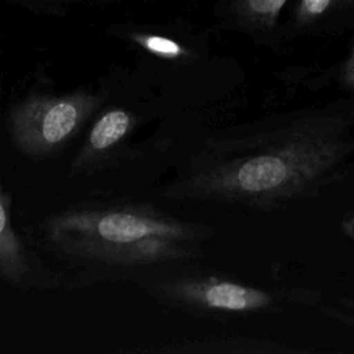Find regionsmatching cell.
Returning <instances> with one entry per match:
<instances>
[{"instance_id":"7a4b0ae2","label":"cell","mask_w":354,"mask_h":354,"mask_svg":"<svg viewBox=\"0 0 354 354\" xmlns=\"http://www.w3.org/2000/svg\"><path fill=\"white\" fill-rule=\"evenodd\" d=\"M209 227L176 218L151 205L123 203L62 210L44 225L62 257L91 267H149L201 254Z\"/></svg>"},{"instance_id":"3957f363","label":"cell","mask_w":354,"mask_h":354,"mask_svg":"<svg viewBox=\"0 0 354 354\" xmlns=\"http://www.w3.org/2000/svg\"><path fill=\"white\" fill-rule=\"evenodd\" d=\"M142 286L162 304L202 317H243L282 310L289 303L311 304L308 289L268 290L218 272L183 271L153 278Z\"/></svg>"},{"instance_id":"8992f818","label":"cell","mask_w":354,"mask_h":354,"mask_svg":"<svg viewBox=\"0 0 354 354\" xmlns=\"http://www.w3.org/2000/svg\"><path fill=\"white\" fill-rule=\"evenodd\" d=\"M137 126L134 112L112 106L105 109L93 123L84 142L71 163L73 173H91L98 170L116 155L126 144Z\"/></svg>"},{"instance_id":"5bb4252c","label":"cell","mask_w":354,"mask_h":354,"mask_svg":"<svg viewBox=\"0 0 354 354\" xmlns=\"http://www.w3.org/2000/svg\"><path fill=\"white\" fill-rule=\"evenodd\" d=\"M48 1H62V0H48Z\"/></svg>"},{"instance_id":"52a82bcc","label":"cell","mask_w":354,"mask_h":354,"mask_svg":"<svg viewBox=\"0 0 354 354\" xmlns=\"http://www.w3.org/2000/svg\"><path fill=\"white\" fill-rule=\"evenodd\" d=\"M288 0H220L216 8L220 25L249 35L259 44L279 50L285 37L278 25Z\"/></svg>"},{"instance_id":"6da1fadb","label":"cell","mask_w":354,"mask_h":354,"mask_svg":"<svg viewBox=\"0 0 354 354\" xmlns=\"http://www.w3.org/2000/svg\"><path fill=\"white\" fill-rule=\"evenodd\" d=\"M354 159V98L205 140L162 195L275 210L343 180Z\"/></svg>"},{"instance_id":"277c9868","label":"cell","mask_w":354,"mask_h":354,"mask_svg":"<svg viewBox=\"0 0 354 354\" xmlns=\"http://www.w3.org/2000/svg\"><path fill=\"white\" fill-rule=\"evenodd\" d=\"M102 101L101 94L87 90L62 95H29L10 112V136L15 147L30 159L54 156L77 134Z\"/></svg>"},{"instance_id":"30bf717a","label":"cell","mask_w":354,"mask_h":354,"mask_svg":"<svg viewBox=\"0 0 354 354\" xmlns=\"http://www.w3.org/2000/svg\"><path fill=\"white\" fill-rule=\"evenodd\" d=\"M130 40L141 47L144 51L169 62H191L195 59V51L185 46L178 39L162 33L134 32L130 35Z\"/></svg>"},{"instance_id":"5b68a950","label":"cell","mask_w":354,"mask_h":354,"mask_svg":"<svg viewBox=\"0 0 354 354\" xmlns=\"http://www.w3.org/2000/svg\"><path fill=\"white\" fill-rule=\"evenodd\" d=\"M0 279L19 290H54L61 285L53 271L17 234L11 220V196L4 189L0 158Z\"/></svg>"},{"instance_id":"8fae6325","label":"cell","mask_w":354,"mask_h":354,"mask_svg":"<svg viewBox=\"0 0 354 354\" xmlns=\"http://www.w3.org/2000/svg\"><path fill=\"white\" fill-rule=\"evenodd\" d=\"M337 79H339L343 90H346L354 95V46H353L348 57L340 64Z\"/></svg>"},{"instance_id":"9c48e42d","label":"cell","mask_w":354,"mask_h":354,"mask_svg":"<svg viewBox=\"0 0 354 354\" xmlns=\"http://www.w3.org/2000/svg\"><path fill=\"white\" fill-rule=\"evenodd\" d=\"M174 353H286L296 351L290 347H282L271 344L270 342H261L252 337H216L213 340H192L177 344V347L169 348Z\"/></svg>"},{"instance_id":"7c38bea8","label":"cell","mask_w":354,"mask_h":354,"mask_svg":"<svg viewBox=\"0 0 354 354\" xmlns=\"http://www.w3.org/2000/svg\"><path fill=\"white\" fill-rule=\"evenodd\" d=\"M340 304H342V308L333 310L332 315L346 322L347 325L354 326V300H342Z\"/></svg>"},{"instance_id":"4fadbf2b","label":"cell","mask_w":354,"mask_h":354,"mask_svg":"<svg viewBox=\"0 0 354 354\" xmlns=\"http://www.w3.org/2000/svg\"><path fill=\"white\" fill-rule=\"evenodd\" d=\"M340 230L354 243V209L342 218Z\"/></svg>"},{"instance_id":"ba28073f","label":"cell","mask_w":354,"mask_h":354,"mask_svg":"<svg viewBox=\"0 0 354 354\" xmlns=\"http://www.w3.org/2000/svg\"><path fill=\"white\" fill-rule=\"evenodd\" d=\"M351 26L354 0H297L282 32L288 40L299 35L336 33Z\"/></svg>"}]
</instances>
